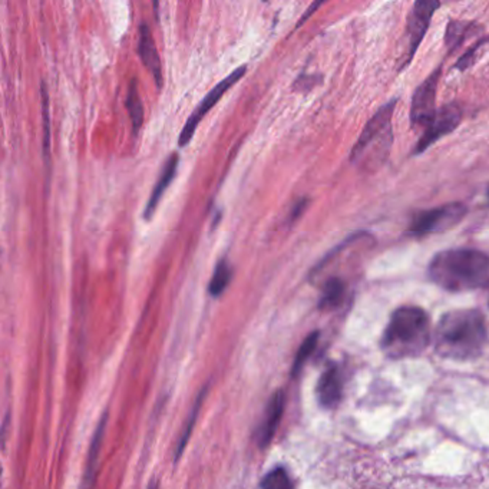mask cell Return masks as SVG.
<instances>
[{
	"mask_svg": "<svg viewBox=\"0 0 489 489\" xmlns=\"http://www.w3.org/2000/svg\"><path fill=\"white\" fill-rule=\"evenodd\" d=\"M486 343V324L478 310H453L441 317L435 330L439 356L451 361H472Z\"/></svg>",
	"mask_w": 489,
	"mask_h": 489,
	"instance_id": "obj_1",
	"label": "cell"
},
{
	"mask_svg": "<svg viewBox=\"0 0 489 489\" xmlns=\"http://www.w3.org/2000/svg\"><path fill=\"white\" fill-rule=\"evenodd\" d=\"M429 279L444 290L471 291L489 287V256L472 249L436 254L429 265Z\"/></svg>",
	"mask_w": 489,
	"mask_h": 489,
	"instance_id": "obj_2",
	"label": "cell"
},
{
	"mask_svg": "<svg viewBox=\"0 0 489 489\" xmlns=\"http://www.w3.org/2000/svg\"><path fill=\"white\" fill-rule=\"evenodd\" d=\"M430 340V323L427 312L405 306L390 317L383 333L382 347L389 356L406 357L420 354Z\"/></svg>",
	"mask_w": 489,
	"mask_h": 489,
	"instance_id": "obj_3",
	"label": "cell"
},
{
	"mask_svg": "<svg viewBox=\"0 0 489 489\" xmlns=\"http://www.w3.org/2000/svg\"><path fill=\"white\" fill-rule=\"evenodd\" d=\"M467 216V206L460 203L445 204L434 210L423 211L413 218L409 232L415 236H427L435 232H446L455 227Z\"/></svg>",
	"mask_w": 489,
	"mask_h": 489,
	"instance_id": "obj_4",
	"label": "cell"
},
{
	"mask_svg": "<svg viewBox=\"0 0 489 489\" xmlns=\"http://www.w3.org/2000/svg\"><path fill=\"white\" fill-rule=\"evenodd\" d=\"M246 65L232 70V74L228 75L227 77H224L217 86H214V88L211 89V93H208V95L201 101L200 107L192 112V117L188 118L184 128L181 131L180 140H178V145H180L181 148L185 147V145L190 143L200 122L203 121L204 117L216 107V103L224 96V94L227 93L228 89L232 88V85H236L237 82L246 75Z\"/></svg>",
	"mask_w": 489,
	"mask_h": 489,
	"instance_id": "obj_5",
	"label": "cell"
},
{
	"mask_svg": "<svg viewBox=\"0 0 489 489\" xmlns=\"http://www.w3.org/2000/svg\"><path fill=\"white\" fill-rule=\"evenodd\" d=\"M395 103L390 102L387 107H383L378 114L371 118L363 134L355 145L352 151V161L359 162L363 159L364 155L368 154L371 145L390 141V119H392V112H394Z\"/></svg>",
	"mask_w": 489,
	"mask_h": 489,
	"instance_id": "obj_6",
	"label": "cell"
},
{
	"mask_svg": "<svg viewBox=\"0 0 489 489\" xmlns=\"http://www.w3.org/2000/svg\"><path fill=\"white\" fill-rule=\"evenodd\" d=\"M439 77H441V68L435 70L434 74L427 77L416 89L413 95L412 108H411V122L413 126H425L432 121L436 114V89H438Z\"/></svg>",
	"mask_w": 489,
	"mask_h": 489,
	"instance_id": "obj_7",
	"label": "cell"
},
{
	"mask_svg": "<svg viewBox=\"0 0 489 489\" xmlns=\"http://www.w3.org/2000/svg\"><path fill=\"white\" fill-rule=\"evenodd\" d=\"M460 119H462V110L455 103H449L446 107L436 110V114L428 124L425 133L416 145L415 154H420L430 145H434L436 141L441 140L442 136L452 133L453 129L460 126Z\"/></svg>",
	"mask_w": 489,
	"mask_h": 489,
	"instance_id": "obj_8",
	"label": "cell"
},
{
	"mask_svg": "<svg viewBox=\"0 0 489 489\" xmlns=\"http://www.w3.org/2000/svg\"><path fill=\"white\" fill-rule=\"evenodd\" d=\"M439 8V2H416L412 13L408 19L409 46H411V56H413L416 49L422 42L423 37L429 28L430 19L434 16L435 11Z\"/></svg>",
	"mask_w": 489,
	"mask_h": 489,
	"instance_id": "obj_9",
	"label": "cell"
},
{
	"mask_svg": "<svg viewBox=\"0 0 489 489\" xmlns=\"http://www.w3.org/2000/svg\"><path fill=\"white\" fill-rule=\"evenodd\" d=\"M284 403H286V397H284L283 392L277 390L267 403L265 418H263L262 425L258 428L257 441L258 445L262 448L269 445L273 436L276 434L277 428L283 418Z\"/></svg>",
	"mask_w": 489,
	"mask_h": 489,
	"instance_id": "obj_10",
	"label": "cell"
},
{
	"mask_svg": "<svg viewBox=\"0 0 489 489\" xmlns=\"http://www.w3.org/2000/svg\"><path fill=\"white\" fill-rule=\"evenodd\" d=\"M317 399L323 408L333 409L342 399L343 383L340 371L336 364H330L322 373L317 383Z\"/></svg>",
	"mask_w": 489,
	"mask_h": 489,
	"instance_id": "obj_11",
	"label": "cell"
},
{
	"mask_svg": "<svg viewBox=\"0 0 489 489\" xmlns=\"http://www.w3.org/2000/svg\"><path fill=\"white\" fill-rule=\"evenodd\" d=\"M138 53L141 61L147 69L151 72L159 88L162 86V68L159 61V51L155 46L154 37H152L151 29L147 23H141L140 26V42H138Z\"/></svg>",
	"mask_w": 489,
	"mask_h": 489,
	"instance_id": "obj_12",
	"label": "cell"
},
{
	"mask_svg": "<svg viewBox=\"0 0 489 489\" xmlns=\"http://www.w3.org/2000/svg\"><path fill=\"white\" fill-rule=\"evenodd\" d=\"M178 161H180V157H178L177 152H175V154L169 155L168 159H167L166 164H164L161 175H159V181H157V184H155L154 190H152L151 195H150L145 211H143V218H145V220H151L155 210H157V207H159V201H161L162 195H164V192H167V188L169 187V184H171L174 178H175Z\"/></svg>",
	"mask_w": 489,
	"mask_h": 489,
	"instance_id": "obj_13",
	"label": "cell"
},
{
	"mask_svg": "<svg viewBox=\"0 0 489 489\" xmlns=\"http://www.w3.org/2000/svg\"><path fill=\"white\" fill-rule=\"evenodd\" d=\"M108 413H103L101 418L100 425L96 428L94 434L93 444H91V451H89L88 464H86V471H85L84 485L82 489H89L93 485L94 475H95L96 460L100 456L101 446H102L103 435L107 429Z\"/></svg>",
	"mask_w": 489,
	"mask_h": 489,
	"instance_id": "obj_14",
	"label": "cell"
},
{
	"mask_svg": "<svg viewBox=\"0 0 489 489\" xmlns=\"http://www.w3.org/2000/svg\"><path fill=\"white\" fill-rule=\"evenodd\" d=\"M126 110L129 112V118L133 122L134 134H136L140 131L141 126H143V105L135 79L129 85L128 96H126Z\"/></svg>",
	"mask_w": 489,
	"mask_h": 489,
	"instance_id": "obj_15",
	"label": "cell"
},
{
	"mask_svg": "<svg viewBox=\"0 0 489 489\" xmlns=\"http://www.w3.org/2000/svg\"><path fill=\"white\" fill-rule=\"evenodd\" d=\"M206 395L207 387H204V389L200 392L199 396H197L194 408H192V413L188 416L184 429H183V435H181L180 441H178L177 451H175V462H177L181 456H183V453H184L185 446H187L188 439L192 436V429H194L195 422H197V418H199L200 411H201L204 399H206Z\"/></svg>",
	"mask_w": 489,
	"mask_h": 489,
	"instance_id": "obj_16",
	"label": "cell"
},
{
	"mask_svg": "<svg viewBox=\"0 0 489 489\" xmlns=\"http://www.w3.org/2000/svg\"><path fill=\"white\" fill-rule=\"evenodd\" d=\"M232 281V267L228 265L227 260H220L216 265L213 277H211L210 284H208V293L213 297H218V296L224 293L227 289L228 283Z\"/></svg>",
	"mask_w": 489,
	"mask_h": 489,
	"instance_id": "obj_17",
	"label": "cell"
},
{
	"mask_svg": "<svg viewBox=\"0 0 489 489\" xmlns=\"http://www.w3.org/2000/svg\"><path fill=\"white\" fill-rule=\"evenodd\" d=\"M345 295V284L342 280L333 279L328 280V283L324 284L323 293H322L319 307L321 309H331L340 303V300Z\"/></svg>",
	"mask_w": 489,
	"mask_h": 489,
	"instance_id": "obj_18",
	"label": "cell"
},
{
	"mask_svg": "<svg viewBox=\"0 0 489 489\" xmlns=\"http://www.w3.org/2000/svg\"><path fill=\"white\" fill-rule=\"evenodd\" d=\"M319 336H321L319 331H313V333H310L305 338L302 346L298 347L297 355L295 357V363H293V369H291L293 376L297 375L298 371H302L303 364L312 356L313 352L316 349L317 342H319Z\"/></svg>",
	"mask_w": 489,
	"mask_h": 489,
	"instance_id": "obj_19",
	"label": "cell"
},
{
	"mask_svg": "<svg viewBox=\"0 0 489 489\" xmlns=\"http://www.w3.org/2000/svg\"><path fill=\"white\" fill-rule=\"evenodd\" d=\"M262 489H293V482L284 468H274L263 479Z\"/></svg>",
	"mask_w": 489,
	"mask_h": 489,
	"instance_id": "obj_20",
	"label": "cell"
},
{
	"mask_svg": "<svg viewBox=\"0 0 489 489\" xmlns=\"http://www.w3.org/2000/svg\"><path fill=\"white\" fill-rule=\"evenodd\" d=\"M42 119H44V152L49 159L51 152V117H49V95L46 85L42 82Z\"/></svg>",
	"mask_w": 489,
	"mask_h": 489,
	"instance_id": "obj_21",
	"label": "cell"
},
{
	"mask_svg": "<svg viewBox=\"0 0 489 489\" xmlns=\"http://www.w3.org/2000/svg\"><path fill=\"white\" fill-rule=\"evenodd\" d=\"M472 25L462 22H451L448 26V32H446V44L449 45V48H458L460 42L464 41L465 35L469 32Z\"/></svg>",
	"mask_w": 489,
	"mask_h": 489,
	"instance_id": "obj_22",
	"label": "cell"
},
{
	"mask_svg": "<svg viewBox=\"0 0 489 489\" xmlns=\"http://www.w3.org/2000/svg\"><path fill=\"white\" fill-rule=\"evenodd\" d=\"M306 206H307V200H302L300 203L296 204L295 207H293V211H291L290 214V221L297 220L300 216H302L303 211L306 210Z\"/></svg>",
	"mask_w": 489,
	"mask_h": 489,
	"instance_id": "obj_23",
	"label": "cell"
},
{
	"mask_svg": "<svg viewBox=\"0 0 489 489\" xmlns=\"http://www.w3.org/2000/svg\"><path fill=\"white\" fill-rule=\"evenodd\" d=\"M321 4H322L321 2H317V4H313L312 6H310V8L307 9V13H306V15L303 16L302 19H300V22L297 23V26L302 25V23L305 22L306 19L309 18V16L312 15L313 11H314V9L319 8Z\"/></svg>",
	"mask_w": 489,
	"mask_h": 489,
	"instance_id": "obj_24",
	"label": "cell"
},
{
	"mask_svg": "<svg viewBox=\"0 0 489 489\" xmlns=\"http://www.w3.org/2000/svg\"><path fill=\"white\" fill-rule=\"evenodd\" d=\"M148 489H159V486H157L155 482H152L151 485L148 486Z\"/></svg>",
	"mask_w": 489,
	"mask_h": 489,
	"instance_id": "obj_25",
	"label": "cell"
},
{
	"mask_svg": "<svg viewBox=\"0 0 489 489\" xmlns=\"http://www.w3.org/2000/svg\"><path fill=\"white\" fill-rule=\"evenodd\" d=\"M488 200H489V188H488Z\"/></svg>",
	"mask_w": 489,
	"mask_h": 489,
	"instance_id": "obj_26",
	"label": "cell"
}]
</instances>
